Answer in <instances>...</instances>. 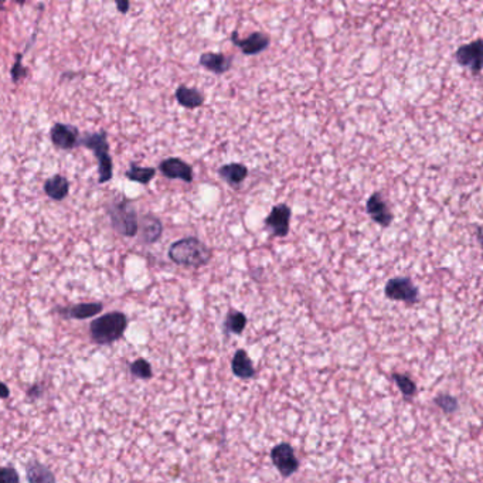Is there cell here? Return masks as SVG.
I'll return each mask as SVG.
<instances>
[{
	"instance_id": "ffe728a7",
	"label": "cell",
	"mask_w": 483,
	"mask_h": 483,
	"mask_svg": "<svg viewBox=\"0 0 483 483\" xmlns=\"http://www.w3.org/2000/svg\"><path fill=\"white\" fill-rule=\"evenodd\" d=\"M68 191H70V183L65 177L60 174L50 177L44 183V193L53 200H57V201L64 200L68 196Z\"/></svg>"
},
{
	"instance_id": "9a60e30c",
	"label": "cell",
	"mask_w": 483,
	"mask_h": 483,
	"mask_svg": "<svg viewBox=\"0 0 483 483\" xmlns=\"http://www.w3.org/2000/svg\"><path fill=\"white\" fill-rule=\"evenodd\" d=\"M138 231H141V237L145 244H154L161 238L163 225L156 216L145 214L141 220H138Z\"/></svg>"
},
{
	"instance_id": "277c9868",
	"label": "cell",
	"mask_w": 483,
	"mask_h": 483,
	"mask_svg": "<svg viewBox=\"0 0 483 483\" xmlns=\"http://www.w3.org/2000/svg\"><path fill=\"white\" fill-rule=\"evenodd\" d=\"M110 218L114 230L124 237H135L138 234V216L129 200L115 203L110 208Z\"/></svg>"
},
{
	"instance_id": "52a82bcc",
	"label": "cell",
	"mask_w": 483,
	"mask_h": 483,
	"mask_svg": "<svg viewBox=\"0 0 483 483\" xmlns=\"http://www.w3.org/2000/svg\"><path fill=\"white\" fill-rule=\"evenodd\" d=\"M271 460L284 478L292 477L299 469V461L295 455L294 448L290 444L275 445L271 451Z\"/></svg>"
},
{
	"instance_id": "7a4b0ae2",
	"label": "cell",
	"mask_w": 483,
	"mask_h": 483,
	"mask_svg": "<svg viewBox=\"0 0 483 483\" xmlns=\"http://www.w3.org/2000/svg\"><path fill=\"white\" fill-rule=\"evenodd\" d=\"M128 327V318L122 312H110L90 324V337L95 344L107 346L122 339Z\"/></svg>"
},
{
	"instance_id": "44dd1931",
	"label": "cell",
	"mask_w": 483,
	"mask_h": 483,
	"mask_svg": "<svg viewBox=\"0 0 483 483\" xmlns=\"http://www.w3.org/2000/svg\"><path fill=\"white\" fill-rule=\"evenodd\" d=\"M247 326V317L235 309H231L227 317H225V333H233V334H241Z\"/></svg>"
},
{
	"instance_id": "7c38bea8",
	"label": "cell",
	"mask_w": 483,
	"mask_h": 483,
	"mask_svg": "<svg viewBox=\"0 0 483 483\" xmlns=\"http://www.w3.org/2000/svg\"><path fill=\"white\" fill-rule=\"evenodd\" d=\"M53 144L63 151H70L78 145V131L73 125L55 124L51 128Z\"/></svg>"
},
{
	"instance_id": "4dcf8cb0",
	"label": "cell",
	"mask_w": 483,
	"mask_h": 483,
	"mask_svg": "<svg viewBox=\"0 0 483 483\" xmlns=\"http://www.w3.org/2000/svg\"><path fill=\"white\" fill-rule=\"evenodd\" d=\"M478 241H482V227H478Z\"/></svg>"
},
{
	"instance_id": "8992f818",
	"label": "cell",
	"mask_w": 483,
	"mask_h": 483,
	"mask_svg": "<svg viewBox=\"0 0 483 483\" xmlns=\"http://www.w3.org/2000/svg\"><path fill=\"white\" fill-rule=\"evenodd\" d=\"M482 38L464 44L455 51V61L461 67L469 68L474 75H479L482 71Z\"/></svg>"
},
{
	"instance_id": "5b68a950",
	"label": "cell",
	"mask_w": 483,
	"mask_h": 483,
	"mask_svg": "<svg viewBox=\"0 0 483 483\" xmlns=\"http://www.w3.org/2000/svg\"><path fill=\"white\" fill-rule=\"evenodd\" d=\"M384 294L390 301L404 302L407 305H414L420 299V291L408 277H396L388 280Z\"/></svg>"
},
{
	"instance_id": "2e32d148",
	"label": "cell",
	"mask_w": 483,
	"mask_h": 483,
	"mask_svg": "<svg viewBox=\"0 0 483 483\" xmlns=\"http://www.w3.org/2000/svg\"><path fill=\"white\" fill-rule=\"evenodd\" d=\"M218 176L224 179L230 187L238 189L248 176V167L243 163H227L218 169Z\"/></svg>"
},
{
	"instance_id": "f546056e",
	"label": "cell",
	"mask_w": 483,
	"mask_h": 483,
	"mask_svg": "<svg viewBox=\"0 0 483 483\" xmlns=\"http://www.w3.org/2000/svg\"><path fill=\"white\" fill-rule=\"evenodd\" d=\"M117 6H118V9H120V11L121 13H127L128 11V9H129V3L125 0V1H117Z\"/></svg>"
},
{
	"instance_id": "ac0fdd59",
	"label": "cell",
	"mask_w": 483,
	"mask_h": 483,
	"mask_svg": "<svg viewBox=\"0 0 483 483\" xmlns=\"http://www.w3.org/2000/svg\"><path fill=\"white\" fill-rule=\"evenodd\" d=\"M177 102L187 110H196L204 104V94L196 88H189L186 85H180L176 90Z\"/></svg>"
},
{
	"instance_id": "3957f363",
	"label": "cell",
	"mask_w": 483,
	"mask_h": 483,
	"mask_svg": "<svg viewBox=\"0 0 483 483\" xmlns=\"http://www.w3.org/2000/svg\"><path fill=\"white\" fill-rule=\"evenodd\" d=\"M78 144L84 145L90 151H92L98 159V171H100V183H107L112 179V159L110 155V145L107 141L105 132L98 134H87Z\"/></svg>"
},
{
	"instance_id": "5bb4252c",
	"label": "cell",
	"mask_w": 483,
	"mask_h": 483,
	"mask_svg": "<svg viewBox=\"0 0 483 483\" xmlns=\"http://www.w3.org/2000/svg\"><path fill=\"white\" fill-rule=\"evenodd\" d=\"M104 307L100 302H88V304H77L68 308H58V314L67 319L84 321L92 317H97L102 312Z\"/></svg>"
},
{
	"instance_id": "4fadbf2b",
	"label": "cell",
	"mask_w": 483,
	"mask_h": 483,
	"mask_svg": "<svg viewBox=\"0 0 483 483\" xmlns=\"http://www.w3.org/2000/svg\"><path fill=\"white\" fill-rule=\"evenodd\" d=\"M198 64L204 67L207 71L221 75L231 70L233 57L223 54V53H204L200 55Z\"/></svg>"
},
{
	"instance_id": "ba28073f",
	"label": "cell",
	"mask_w": 483,
	"mask_h": 483,
	"mask_svg": "<svg viewBox=\"0 0 483 483\" xmlns=\"http://www.w3.org/2000/svg\"><path fill=\"white\" fill-rule=\"evenodd\" d=\"M291 216L292 210L287 204H277L272 207L268 217L264 220V225L271 231L272 235L284 238L290 234L291 230Z\"/></svg>"
},
{
	"instance_id": "484cf974",
	"label": "cell",
	"mask_w": 483,
	"mask_h": 483,
	"mask_svg": "<svg viewBox=\"0 0 483 483\" xmlns=\"http://www.w3.org/2000/svg\"><path fill=\"white\" fill-rule=\"evenodd\" d=\"M21 58H23V55L17 54L16 55V63L11 67V78H13L14 83H18L21 78H24L27 75L26 67L21 65Z\"/></svg>"
},
{
	"instance_id": "4316f807",
	"label": "cell",
	"mask_w": 483,
	"mask_h": 483,
	"mask_svg": "<svg viewBox=\"0 0 483 483\" xmlns=\"http://www.w3.org/2000/svg\"><path fill=\"white\" fill-rule=\"evenodd\" d=\"M0 483H20V477L14 468L0 467Z\"/></svg>"
},
{
	"instance_id": "e0dca14e",
	"label": "cell",
	"mask_w": 483,
	"mask_h": 483,
	"mask_svg": "<svg viewBox=\"0 0 483 483\" xmlns=\"http://www.w3.org/2000/svg\"><path fill=\"white\" fill-rule=\"evenodd\" d=\"M231 371L235 377L243 380H250L255 377V368L251 357L244 349H240L234 353L231 359Z\"/></svg>"
},
{
	"instance_id": "603a6c76",
	"label": "cell",
	"mask_w": 483,
	"mask_h": 483,
	"mask_svg": "<svg viewBox=\"0 0 483 483\" xmlns=\"http://www.w3.org/2000/svg\"><path fill=\"white\" fill-rule=\"evenodd\" d=\"M393 380L397 384V387L400 388V391L403 393L404 397H413L417 391V386L415 383L405 374H400V373H394L393 374Z\"/></svg>"
},
{
	"instance_id": "30bf717a",
	"label": "cell",
	"mask_w": 483,
	"mask_h": 483,
	"mask_svg": "<svg viewBox=\"0 0 483 483\" xmlns=\"http://www.w3.org/2000/svg\"><path fill=\"white\" fill-rule=\"evenodd\" d=\"M366 213L368 217L383 228H388L394 220V216L383 198L381 191L373 193L366 201Z\"/></svg>"
},
{
	"instance_id": "cb8c5ba5",
	"label": "cell",
	"mask_w": 483,
	"mask_h": 483,
	"mask_svg": "<svg viewBox=\"0 0 483 483\" xmlns=\"http://www.w3.org/2000/svg\"><path fill=\"white\" fill-rule=\"evenodd\" d=\"M131 373L132 376L142 378V380H149L152 378L154 373H152V366L148 360L145 359H138L131 364Z\"/></svg>"
},
{
	"instance_id": "d6986e66",
	"label": "cell",
	"mask_w": 483,
	"mask_h": 483,
	"mask_svg": "<svg viewBox=\"0 0 483 483\" xmlns=\"http://www.w3.org/2000/svg\"><path fill=\"white\" fill-rule=\"evenodd\" d=\"M26 478L28 483H57L53 471L37 461L27 462Z\"/></svg>"
},
{
	"instance_id": "7402d4cb",
	"label": "cell",
	"mask_w": 483,
	"mask_h": 483,
	"mask_svg": "<svg viewBox=\"0 0 483 483\" xmlns=\"http://www.w3.org/2000/svg\"><path fill=\"white\" fill-rule=\"evenodd\" d=\"M155 176H156L155 167H139L137 164H132L131 169L127 170V177L141 184H148Z\"/></svg>"
},
{
	"instance_id": "83f0119b",
	"label": "cell",
	"mask_w": 483,
	"mask_h": 483,
	"mask_svg": "<svg viewBox=\"0 0 483 483\" xmlns=\"http://www.w3.org/2000/svg\"><path fill=\"white\" fill-rule=\"evenodd\" d=\"M43 394V391H41V387H40V384H34V386H31L28 390H27V397L28 398H38L40 396Z\"/></svg>"
},
{
	"instance_id": "f1b7e54d",
	"label": "cell",
	"mask_w": 483,
	"mask_h": 483,
	"mask_svg": "<svg viewBox=\"0 0 483 483\" xmlns=\"http://www.w3.org/2000/svg\"><path fill=\"white\" fill-rule=\"evenodd\" d=\"M9 396H10L9 387L4 383H0V398L6 400V398H9Z\"/></svg>"
},
{
	"instance_id": "9c48e42d",
	"label": "cell",
	"mask_w": 483,
	"mask_h": 483,
	"mask_svg": "<svg viewBox=\"0 0 483 483\" xmlns=\"http://www.w3.org/2000/svg\"><path fill=\"white\" fill-rule=\"evenodd\" d=\"M230 40L235 47H238L245 55H257L265 51L271 44V37L262 31H254L248 37H238L237 31H233Z\"/></svg>"
},
{
	"instance_id": "d4e9b609",
	"label": "cell",
	"mask_w": 483,
	"mask_h": 483,
	"mask_svg": "<svg viewBox=\"0 0 483 483\" xmlns=\"http://www.w3.org/2000/svg\"><path fill=\"white\" fill-rule=\"evenodd\" d=\"M434 403L445 413V414H452L455 411H458L460 404L458 400L450 394H440L434 398Z\"/></svg>"
},
{
	"instance_id": "6da1fadb",
	"label": "cell",
	"mask_w": 483,
	"mask_h": 483,
	"mask_svg": "<svg viewBox=\"0 0 483 483\" xmlns=\"http://www.w3.org/2000/svg\"><path fill=\"white\" fill-rule=\"evenodd\" d=\"M169 258L181 267L200 268L210 262L211 248L196 237H186L174 241L169 248Z\"/></svg>"
},
{
	"instance_id": "8fae6325",
	"label": "cell",
	"mask_w": 483,
	"mask_h": 483,
	"mask_svg": "<svg viewBox=\"0 0 483 483\" xmlns=\"http://www.w3.org/2000/svg\"><path fill=\"white\" fill-rule=\"evenodd\" d=\"M161 174L167 179H180L186 183L193 181V167L180 158H167L159 164Z\"/></svg>"
}]
</instances>
